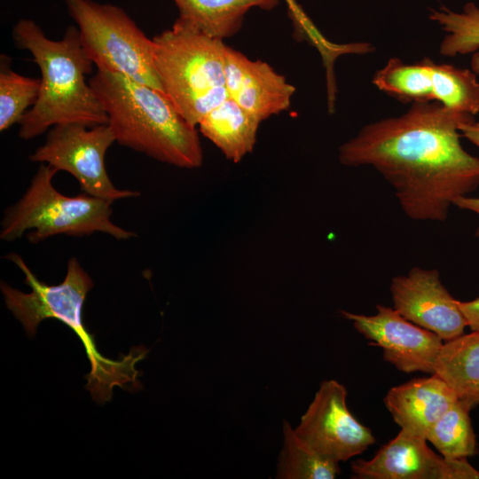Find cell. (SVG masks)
Listing matches in <instances>:
<instances>
[{
    "mask_svg": "<svg viewBox=\"0 0 479 479\" xmlns=\"http://www.w3.org/2000/svg\"><path fill=\"white\" fill-rule=\"evenodd\" d=\"M473 118L437 101H415L401 115L362 127L340 146L339 161L373 168L408 218L444 222L458 198L479 187V158L460 144L459 126Z\"/></svg>",
    "mask_w": 479,
    "mask_h": 479,
    "instance_id": "1",
    "label": "cell"
},
{
    "mask_svg": "<svg viewBox=\"0 0 479 479\" xmlns=\"http://www.w3.org/2000/svg\"><path fill=\"white\" fill-rule=\"evenodd\" d=\"M4 258L21 270L24 283L31 288L30 293H24L2 281L0 288L6 307L28 336H34L39 324L46 318L59 320L75 332L90 363V371L85 378L86 389L93 400L99 404L110 401L115 386L130 390L138 389L139 373L135 365L148 350L143 346L134 348L121 360L109 359L98 352L94 336L87 330L82 318L86 295L94 284L76 257L68 260L66 277L58 285L39 280L20 255L12 252Z\"/></svg>",
    "mask_w": 479,
    "mask_h": 479,
    "instance_id": "2",
    "label": "cell"
},
{
    "mask_svg": "<svg viewBox=\"0 0 479 479\" xmlns=\"http://www.w3.org/2000/svg\"><path fill=\"white\" fill-rule=\"evenodd\" d=\"M12 35L16 47L28 51L41 72L38 98L19 123L20 137L35 138L59 124H108L102 104L86 82L93 63L77 27L70 26L62 39L52 40L33 20L21 19Z\"/></svg>",
    "mask_w": 479,
    "mask_h": 479,
    "instance_id": "3",
    "label": "cell"
},
{
    "mask_svg": "<svg viewBox=\"0 0 479 479\" xmlns=\"http://www.w3.org/2000/svg\"><path fill=\"white\" fill-rule=\"evenodd\" d=\"M89 82L107 114L115 142L178 168L202 165L196 127L161 90L103 69H97Z\"/></svg>",
    "mask_w": 479,
    "mask_h": 479,
    "instance_id": "4",
    "label": "cell"
},
{
    "mask_svg": "<svg viewBox=\"0 0 479 479\" xmlns=\"http://www.w3.org/2000/svg\"><path fill=\"white\" fill-rule=\"evenodd\" d=\"M153 40L161 90L193 127L229 95L224 77L227 45L176 20Z\"/></svg>",
    "mask_w": 479,
    "mask_h": 479,
    "instance_id": "5",
    "label": "cell"
},
{
    "mask_svg": "<svg viewBox=\"0 0 479 479\" xmlns=\"http://www.w3.org/2000/svg\"><path fill=\"white\" fill-rule=\"evenodd\" d=\"M57 172L51 166L40 163L24 194L4 211L2 240H19L29 230L32 232L27 237L31 243L59 234L85 236L96 232L119 240L137 236L112 222L113 202L84 192L70 197L58 192L52 185Z\"/></svg>",
    "mask_w": 479,
    "mask_h": 479,
    "instance_id": "6",
    "label": "cell"
},
{
    "mask_svg": "<svg viewBox=\"0 0 479 479\" xmlns=\"http://www.w3.org/2000/svg\"><path fill=\"white\" fill-rule=\"evenodd\" d=\"M63 1L77 25L82 46L97 69L161 90L153 62V40L123 9L93 0Z\"/></svg>",
    "mask_w": 479,
    "mask_h": 479,
    "instance_id": "7",
    "label": "cell"
},
{
    "mask_svg": "<svg viewBox=\"0 0 479 479\" xmlns=\"http://www.w3.org/2000/svg\"><path fill=\"white\" fill-rule=\"evenodd\" d=\"M114 142L108 124H59L49 130L45 142L29 160L68 172L76 178L82 192L90 196L110 202L138 197L137 191L116 188L106 172L105 156Z\"/></svg>",
    "mask_w": 479,
    "mask_h": 479,
    "instance_id": "8",
    "label": "cell"
},
{
    "mask_svg": "<svg viewBox=\"0 0 479 479\" xmlns=\"http://www.w3.org/2000/svg\"><path fill=\"white\" fill-rule=\"evenodd\" d=\"M346 399L344 385L323 381L294 429L307 445L337 463L363 453L376 442L371 429L350 412Z\"/></svg>",
    "mask_w": 479,
    "mask_h": 479,
    "instance_id": "9",
    "label": "cell"
},
{
    "mask_svg": "<svg viewBox=\"0 0 479 479\" xmlns=\"http://www.w3.org/2000/svg\"><path fill=\"white\" fill-rule=\"evenodd\" d=\"M376 311L374 315L340 312L360 334L380 347L383 359L397 370L432 374L442 338L406 319L393 307L377 304Z\"/></svg>",
    "mask_w": 479,
    "mask_h": 479,
    "instance_id": "10",
    "label": "cell"
},
{
    "mask_svg": "<svg viewBox=\"0 0 479 479\" xmlns=\"http://www.w3.org/2000/svg\"><path fill=\"white\" fill-rule=\"evenodd\" d=\"M351 471L359 479H479L467 459L438 455L426 438L403 428L371 459L353 461Z\"/></svg>",
    "mask_w": 479,
    "mask_h": 479,
    "instance_id": "11",
    "label": "cell"
},
{
    "mask_svg": "<svg viewBox=\"0 0 479 479\" xmlns=\"http://www.w3.org/2000/svg\"><path fill=\"white\" fill-rule=\"evenodd\" d=\"M389 291L395 310L444 342L464 334L467 322L459 300L444 286L436 269L412 267L391 279Z\"/></svg>",
    "mask_w": 479,
    "mask_h": 479,
    "instance_id": "12",
    "label": "cell"
},
{
    "mask_svg": "<svg viewBox=\"0 0 479 479\" xmlns=\"http://www.w3.org/2000/svg\"><path fill=\"white\" fill-rule=\"evenodd\" d=\"M224 77L230 98L262 122L289 108L295 87L267 62L227 46Z\"/></svg>",
    "mask_w": 479,
    "mask_h": 479,
    "instance_id": "13",
    "label": "cell"
},
{
    "mask_svg": "<svg viewBox=\"0 0 479 479\" xmlns=\"http://www.w3.org/2000/svg\"><path fill=\"white\" fill-rule=\"evenodd\" d=\"M457 400L452 389L432 373L391 388L383 402L401 428L426 438L436 421Z\"/></svg>",
    "mask_w": 479,
    "mask_h": 479,
    "instance_id": "14",
    "label": "cell"
},
{
    "mask_svg": "<svg viewBox=\"0 0 479 479\" xmlns=\"http://www.w3.org/2000/svg\"><path fill=\"white\" fill-rule=\"evenodd\" d=\"M262 122L228 97L200 120V131L234 163L250 153Z\"/></svg>",
    "mask_w": 479,
    "mask_h": 479,
    "instance_id": "15",
    "label": "cell"
},
{
    "mask_svg": "<svg viewBox=\"0 0 479 479\" xmlns=\"http://www.w3.org/2000/svg\"><path fill=\"white\" fill-rule=\"evenodd\" d=\"M177 21L209 37L223 40L237 34L252 8L270 11L279 0H171Z\"/></svg>",
    "mask_w": 479,
    "mask_h": 479,
    "instance_id": "16",
    "label": "cell"
},
{
    "mask_svg": "<svg viewBox=\"0 0 479 479\" xmlns=\"http://www.w3.org/2000/svg\"><path fill=\"white\" fill-rule=\"evenodd\" d=\"M433 373L444 380L469 408L478 405L479 331L444 342Z\"/></svg>",
    "mask_w": 479,
    "mask_h": 479,
    "instance_id": "17",
    "label": "cell"
},
{
    "mask_svg": "<svg viewBox=\"0 0 479 479\" xmlns=\"http://www.w3.org/2000/svg\"><path fill=\"white\" fill-rule=\"evenodd\" d=\"M431 59L407 64L392 58L375 72L372 82L381 91L404 103L434 101Z\"/></svg>",
    "mask_w": 479,
    "mask_h": 479,
    "instance_id": "18",
    "label": "cell"
},
{
    "mask_svg": "<svg viewBox=\"0 0 479 479\" xmlns=\"http://www.w3.org/2000/svg\"><path fill=\"white\" fill-rule=\"evenodd\" d=\"M428 18L447 33L440 43V54L455 57L475 52L471 70L479 76V7L469 2L461 12H456L442 6L431 10Z\"/></svg>",
    "mask_w": 479,
    "mask_h": 479,
    "instance_id": "19",
    "label": "cell"
},
{
    "mask_svg": "<svg viewBox=\"0 0 479 479\" xmlns=\"http://www.w3.org/2000/svg\"><path fill=\"white\" fill-rule=\"evenodd\" d=\"M470 411L471 408L458 399L427 434V441L444 458L467 459L477 454L478 446Z\"/></svg>",
    "mask_w": 479,
    "mask_h": 479,
    "instance_id": "20",
    "label": "cell"
},
{
    "mask_svg": "<svg viewBox=\"0 0 479 479\" xmlns=\"http://www.w3.org/2000/svg\"><path fill=\"white\" fill-rule=\"evenodd\" d=\"M284 444L280 452L277 478L334 479L340 473L337 462L326 459L307 445L290 423H283Z\"/></svg>",
    "mask_w": 479,
    "mask_h": 479,
    "instance_id": "21",
    "label": "cell"
},
{
    "mask_svg": "<svg viewBox=\"0 0 479 479\" xmlns=\"http://www.w3.org/2000/svg\"><path fill=\"white\" fill-rule=\"evenodd\" d=\"M430 68L434 101L472 115L479 112V82L472 70L437 64L433 59Z\"/></svg>",
    "mask_w": 479,
    "mask_h": 479,
    "instance_id": "22",
    "label": "cell"
},
{
    "mask_svg": "<svg viewBox=\"0 0 479 479\" xmlns=\"http://www.w3.org/2000/svg\"><path fill=\"white\" fill-rule=\"evenodd\" d=\"M288 8V16L293 22L298 38L307 41L320 54L326 75L327 96L336 95V82L334 65L338 57L343 54H364L374 51L367 43L337 44L326 39L316 27L295 0H284Z\"/></svg>",
    "mask_w": 479,
    "mask_h": 479,
    "instance_id": "23",
    "label": "cell"
},
{
    "mask_svg": "<svg viewBox=\"0 0 479 479\" xmlns=\"http://www.w3.org/2000/svg\"><path fill=\"white\" fill-rule=\"evenodd\" d=\"M0 67V130L4 131L20 123L28 107L35 105L40 79L14 72L10 67V59L3 54Z\"/></svg>",
    "mask_w": 479,
    "mask_h": 479,
    "instance_id": "24",
    "label": "cell"
},
{
    "mask_svg": "<svg viewBox=\"0 0 479 479\" xmlns=\"http://www.w3.org/2000/svg\"><path fill=\"white\" fill-rule=\"evenodd\" d=\"M459 305L470 330L479 331V297L467 302L459 301Z\"/></svg>",
    "mask_w": 479,
    "mask_h": 479,
    "instance_id": "25",
    "label": "cell"
},
{
    "mask_svg": "<svg viewBox=\"0 0 479 479\" xmlns=\"http://www.w3.org/2000/svg\"><path fill=\"white\" fill-rule=\"evenodd\" d=\"M459 132L462 137L479 147V122L475 118L461 123Z\"/></svg>",
    "mask_w": 479,
    "mask_h": 479,
    "instance_id": "26",
    "label": "cell"
},
{
    "mask_svg": "<svg viewBox=\"0 0 479 479\" xmlns=\"http://www.w3.org/2000/svg\"><path fill=\"white\" fill-rule=\"evenodd\" d=\"M453 206L473 212L479 216V197H471L469 195L459 197L454 201ZM475 235L479 240V225Z\"/></svg>",
    "mask_w": 479,
    "mask_h": 479,
    "instance_id": "27",
    "label": "cell"
}]
</instances>
